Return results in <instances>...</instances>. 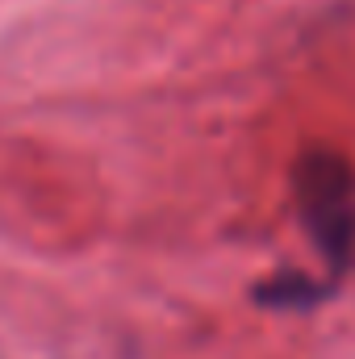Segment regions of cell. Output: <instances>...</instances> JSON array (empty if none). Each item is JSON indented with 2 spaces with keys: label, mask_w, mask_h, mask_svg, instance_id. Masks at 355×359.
<instances>
[{
  "label": "cell",
  "mask_w": 355,
  "mask_h": 359,
  "mask_svg": "<svg viewBox=\"0 0 355 359\" xmlns=\"http://www.w3.org/2000/svg\"><path fill=\"white\" fill-rule=\"evenodd\" d=\"M301 226L330 268H347L355 251V172L335 151H305L293 168Z\"/></svg>",
  "instance_id": "6da1fadb"
},
{
  "label": "cell",
  "mask_w": 355,
  "mask_h": 359,
  "mask_svg": "<svg viewBox=\"0 0 355 359\" xmlns=\"http://www.w3.org/2000/svg\"><path fill=\"white\" fill-rule=\"evenodd\" d=\"M255 297H260L264 305H288V309H301V305H314V301L322 297V288H318L309 276H276V280H267Z\"/></svg>",
  "instance_id": "7a4b0ae2"
}]
</instances>
